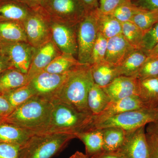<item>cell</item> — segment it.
I'll return each instance as SVG.
<instances>
[{
  "instance_id": "obj_41",
  "label": "cell",
  "mask_w": 158,
  "mask_h": 158,
  "mask_svg": "<svg viewBox=\"0 0 158 158\" xmlns=\"http://www.w3.org/2000/svg\"><path fill=\"white\" fill-rule=\"evenodd\" d=\"M78 1L84 7L87 13L98 8L99 0H78Z\"/></svg>"
},
{
  "instance_id": "obj_1",
  "label": "cell",
  "mask_w": 158,
  "mask_h": 158,
  "mask_svg": "<svg viewBox=\"0 0 158 158\" xmlns=\"http://www.w3.org/2000/svg\"><path fill=\"white\" fill-rule=\"evenodd\" d=\"M52 110L51 101L34 96L14 109L5 119L34 134L47 133Z\"/></svg>"
},
{
  "instance_id": "obj_36",
  "label": "cell",
  "mask_w": 158,
  "mask_h": 158,
  "mask_svg": "<svg viewBox=\"0 0 158 158\" xmlns=\"http://www.w3.org/2000/svg\"><path fill=\"white\" fill-rule=\"evenodd\" d=\"M20 147L0 141V158H19Z\"/></svg>"
},
{
  "instance_id": "obj_38",
  "label": "cell",
  "mask_w": 158,
  "mask_h": 158,
  "mask_svg": "<svg viewBox=\"0 0 158 158\" xmlns=\"http://www.w3.org/2000/svg\"><path fill=\"white\" fill-rule=\"evenodd\" d=\"M146 137L148 146V158H158V136L146 133Z\"/></svg>"
},
{
  "instance_id": "obj_12",
  "label": "cell",
  "mask_w": 158,
  "mask_h": 158,
  "mask_svg": "<svg viewBox=\"0 0 158 158\" xmlns=\"http://www.w3.org/2000/svg\"><path fill=\"white\" fill-rule=\"evenodd\" d=\"M146 126L126 131L125 138L117 151L125 158H148V146Z\"/></svg>"
},
{
  "instance_id": "obj_31",
  "label": "cell",
  "mask_w": 158,
  "mask_h": 158,
  "mask_svg": "<svg viewBox=\"0 0 158 158\" xmlns=\"http://www.w3.org/2000/svg\"><path fill=\"white\" fill-rule=\"evenodd\" d=\"M143 9L139 8L132 2L127 0L118 6L112 13L121 23L131 21L133 17Z\"/></svg>"
},
{
  "instance_id": "obj_32",
  "label": "cell",
  "mask_w": 158,
  "mask_h": 158,
  "mask_svg": "<svg viewBox=\"0 0 158 158\" xmlns=\"http://www.w3.org/2000/svg\"><path fill=\"white\" fill-rule=\"evenodd\" d=\"M131 22L145 32L158 23V10H142L133 17Z\"/></svg>"
},
{
  "instance_id": "obj_7",
  "label": "cell",
  "mask_w": 158,
  "mask_h": 158,
  "mask_svg": "<svg viewBox=\"0 0 158 158\" xmlns=\"http://www.w3.org/2000/svg\"><path fill=\"white\" fill-rule=\"evenodd\" d=\"M98 33L95 10L87 12L77 26V59L80 64L90 65L91 52Z\"/></svg>"
},
{
  "instance_id": "obj_25",
  "label": "cell",
  "mask_w": 158,
  "mask_h": 158,
  "mask_svg": "<svg viewBox=\"0 0 158 158\" xmlns=\"http://www.w3.org/2000/svg\"><path fill=\"white\" fill-rule=\"evenodd\" d=\"M0 41L3 43L27 42L22 24L15 22H0Z\"/></svg>"
},
{
  "instance_id": "obj_35",
  "label": "cell",
  "mask_w": 158,
  "mask_h": 158,
  "mask_svg": "<svg viewBox=\"0 0 158 158\" xmlns=\"http://www.w3.org/2000/svg\"><path fill=\"white\" fill-rule=\"evenodd\" d=\"M158 43V23L144 33L141 50L145 54L151 50Z\"/></svg>"
},
{
  "instance_id": "obj_20",
  "label": "cell",
  "mask_w": 158,
  "mask_h": 158,
  "mask_svg": "<svg viewBox=\"0 0 158 158\" xmlns=\"http://www.w3.org/2000/svg\"><path fill=\"white\" fill-rule=\"evenodd\" d=\"M94 82L101 88H104L117 77L120 76L118 67L105 60L90 65Z\"/></svg>"
},
{
  "instance_id": "obj_33",
  "label": "cell",
  "mask_w": 158,
  "mask_h": 158,
  "mask_svg": "<svg viewBox=\"0 0 158 158\" xmlns=\"http://www.w3.org/2000/svg\"><path fill=\"white\" fill-rule=\"evenodd\" d=\"M108 40L107 38L98 32L91 52L90 65L105 61Z\"/></svg>"
},
{
  "instance_id": "obj_9",
  "label": "cell",
  "mask_w": 158,
  "mask_h": 158,
  "mask_svg": "<svg viewBox=\"0 0 158 158\" xmlns=\"http://www.w3.org/2000/svg\"><path fill=\"white\" fill-rule=\"evenodd\" d=\"M77 26L50 20L51 40L61 52L71 54L77 59Z\"/></svg>"
},
{
  "instance_id": "obj_5",
  "label": "cell",
  "mask_w": 158,
  "mask_h": 158,
  "mask_svg": "<svg viewBox=\"0 0 158 158\" xmlns=\"http://www.w3.org/2000/svg\"><path fill=\"white\" fill-rule=\"evenodd\" d=\"M158 119V111L155 108L145 107L127 111L106 118L94 117L90 128L102 129L115 127L130 131Z\"/></svg>"
},
{
  "instance_id": "obj_30",
  "label": "cell",
  "mask_w": 158,
  "mask_h": 158,
  "mask_svg": "<svg viewBox=\"0 0 158 158\" xmlns=\"http://www.w3.org/2000/svg\"><path fill=\"white\" fill-rule=\"evenodd\" d=\"M13 109L27 101L34 96L28 85H24L3 94Z\"/></svg>"
},
{
  "instance_id": "obj_51",
  "label": "cell",
  "mask_w": 158,
  "mask_h": 158,
  "mask_svg": "<svg viewBox=\"0 0 158 158\" xmlns=\"http://www.w3.org/2000/svg\"><path fill=\"white\" fill-rule=\"evenodd\" d=\"M157 78L158 79V77Z\"/></svg>"
},
{
  "instance_id": "obj_44",
  "label": "cell",
  "mask_w": 158,
  "mask_h": 158,
  "mask_svg": "<svg viewBox=\"0 0 158 158\" xmlns=\"http://www.w3.org/2000/svg\"><path fill=\"white\" fill-rule=\"evenodd\" d=\"M12 67L9 58L5 55L0 58V73L7 69Z\"/></svg>"
},
{
  "instance_id": "obj_28",
  "label": "cell",
  "mask_w": 158,
  "mask_h": 158,
  "mask_svg": "<svg viewBox=\"0 0 158 158\" xmlns=\"http://www.w3.org/2000/svg\"><path fill=\"white\" fill-rule=\"evenodd\" d=\"M77 59L71 54L62 53L56 57L45 69L44 71L51 73L62 74L70 71L80 65Z\"/></svg>"
},
{
  "instance_id": "obj_17",
  "label": "cell",
  "mask_w": 158,
  "mask_h": 158,
  "mask_svg": "<svg viewBox=\"0 0 158 158\" xmlns=\"http://www.w3.org/2000/svg\"><path fill=\"white\" fill-rule=\"evenodd\" d=\"M34 133L6 121H0V141L22 146Z\"/></svg>"
},
{
  "instance_id": "obj_16",
  "label": "cell",
  "mask_w": 158,
  "mask_h": 158,
  "mask_svg": "<svg viewBox=\"0 0 158 158\" xmlns=\"http://www.w3.org/2000/svg\"><path fill=\"white\" fill-rule=\"evenodd\" d=\"M33 10L20 0H0V22L22 24Z\"/></svg>"
},
{
  "instance_id": "obj_23",
  "label": "cell",
  "mask_w": 158,
  "mask_h": 158,
  "mask_svg": "<svg viewBox=\"0 0 158 158\" xmlns=\"http://www.w3.org/2000/svg\"><path fill=\"white\" fill-rule=\"evenodd\" d=\"M138 96L148 107L155 108L158 104L157 78L138 80Z\"/></svg>"
},
{
  "instance_id": "obj_2",
  "label": "cell",
  "mask_w": 158,
  "mask_h": 158,
  "mask_svg": "<svg viewBox=\"0 0 158 158\" xmlns=\"http://www.w3.org/2000/svg\"><path fill=\"white\" fill-rule=\"evenodd\" d=\"M94 84L90 65L80 64L69 72L53 99L59 100L81 112L91 113L88 109L87 98Z\"/></svg>"
},
{
  "instance_id": "obj_45",
  "label": "cell",
  "mask_w": 158,
  "mask_h": 158,
  "mask_svg": "<svg viewBox=\"0 0 158 158\" xmlns=\"http://www.w3.org/2000/svg\"><path fill=\"white\" fill-rule=\"evenodd\" d=\"M33 10H37L40 8L42 0H20Z\"/></svg>"
},
{
  "instance_id": "obj_29",
  "label": "cell",
  "mask_w": 158,
  "mask_h": 158,
  "mask_svg": "<svg viewBox=\"0 0 158 158\" xmlns=\"http://www.w3.org/2000/svg\"><path fill=\"white\" fill-rule=\"evenodd\" d=\"M122 34L133 48L141 50L144 31L131 21L122 23Z\"/></svg>"
},
{
  "instance_id": "obj_10",
  "label": "cell",
  "mask_w": 158,
  "mask_h": 158,
  "mask_svg": "<svg viewBox=\"0 0 158 158\" xmlns=\"http://www.w3.org/2000/svg\"><path fill=\"white\" fill-rule=\"evenodd\" d=\"M68 72L57 74L42 71L34 76L28 85L34 96L51 101L64 83Z\"/></svg>"
},
{
  "instance_id": "obj_22",
  "label": "cell",
  "mask_w": 158,
  "mask_h": 158,
  "mask_svg": "<svg viewBox=\"0 0 158 158\" xmlns=\"http://www.w3.org/2000/svg\"><path fill=\"white\" fill-rule=\"evenodd\" d=\"M98 32L108 39L122 34V23L112 14H104L95 10Z\"/></svg>"
},
{
  "instance_id": "obj_24",
  "label": "cell",
  "mask_w": 158,
  "mask_h": 158,
  "mask_svg": "<svg viewBox=\"0 0 158 158\" xmlns=\"http://www.w3.org/2000/svg\"><path fill=\"white\" fill-rule=\"evenodd\" d=\"M111 101L102 88L94 83L92 85L88 92L87 104L94 116H98L103 112Z\"/></svg>"
},
{
  "instance_id": "obj_15",
  "label": "cell",
  "mask_w": 158,
  "mask_h": 158,
  "mask_svg": "<svg viewBox=\"0 0 158 158\" xmlns=\"http://www.w3.org/2000/svg\"><path fill=\"white\" fill-rule=\"evenodd\" d=\"M135 50L122 34L117 35L108 39L105 60L118 66Z\"/></svg>"
},
{
  "instance_id": "obj_8",
  "label": "cell",
  "mask_w": 158,
  "mask_h": 158,
  "mask_svg": "<svg viewBox=\"0 0 158 158\" xmlns=\"http://www.w3.org/2000/svg\"><path fill=\"white\" fill-rule=\"evenodd\" d=\"M22 24L27 42L35 48L51 40L50 20L40 9L33 10Z\"/></svg>"
},
{
  "instance_id": "obj_26",
  "label": "cell",
  "mask_w": 158,
  "mask_h": 158,
  "mask_svg": "<svg viewBox=\"0 0 158 158\" xmlns=\"http://www.w3.org/2000/svg\"><path fill=\"white\" fill-rule=\"evenodd\" d=\"M148 56L141 50H135L120 65L117 66L120 76L135 77L146 61Z\"/></svg>"
},
{
  "instance_id": "obj_50",
  "label": "cell",
  "mask_w": 158,
  "mask_h": 158,
  "mask_svg": "<svg viewBox=\"0 0 158 158\" xmlns=\"http://www.w3.org/2000/svg\"><path fill=\"white\" fill-rule=\"evenodd\" d=\"M154 57H158V55H157V56H154Z\"/></svg>"
},
{
  "instance_id": "obj_34",
  "label": "cell",
  "mask_w": 158,
  "mask_h": 158,
  "mask_svg": "<svg viewBox=\"0 0 158 158\" xmlns=\"http://www.w3.org/2000/svg\"><path fill=\"white\" fill-rule=\"evenodd\" d=\"M158 77V57L148 56L138 71L136 78L139 80L157 78Z\"/></svg>"
},
{
  "instance_id": "obj_21",
  "label": "cell",
  "mask_w": 158,
  "mask_h": 158,
  "mask_svg": "<svg viewBox=\"0 0 158 158\" xmlns=\"http://www.w3.org/2000/svg\"><path fill=\"white\" fill-rule=\"evenodd\" d=\"M29 81L27 74L13 67H10L0 73V94L27 85Z\"/></svg>"
},
{
  "instance_id": "obj_4",
  "label": "cell",
  "mask_w": 158,
  "mask_h": 158,
  "mask_svg": "<svg viewBox=\"0 0 158 158\" xmlns=\"http://www.w3.org/2000/svg\"><path fill=\"white\" fill-rule=\"evenodd\" d=\"M75 135L47 132L34 134L20 147L19 158H52L59 154Z\"/></svg>"
},
{
  "instance_id": "obj_43",
  "label": "cell",
  "mask_w": 158,
  "mask_h": 158,
  "mask_svg": "<svg viewBox=\"0 0 158 158\" xmlns=\"http://www.w3.org/2000/svg\"><path fill=\"white\" fill-rule=\"evenodd\" d=\"M145 131L147 134L158 136V119L148 124L145 127Z\"/></svg>"
},
{
  "instance_id": "obj_19",
  "label": "cell",
  "mask_w": 158,
  "mask_h": 158,
  "mask_svg": "<svg viewBox=\"0 0 158 158\" xmlns=\"http://www.w3.org/2000/svg\"><path fill=\"white\" fill-rule=\"evenodd\" d=\"M85 144L86 154L90 158L104 152L103 138L100 129L89 128L76 135Z\"/></svg>"
},
{
  "instance_id": "obj_18",
  "label": "cell",
  "mask_w": 158,
  "mask_h": 158,
  "mask_svg": "<svg viewBox=\"0 0 158 158\" xmlns=\"http://www.w3.org/2000/svg\"><path fill=\"white\" fill-rule=\"evenodd\" d=\"M148 107L141 100L138 95H133L116 101H111L103 112L98 116H94L97 118H106L117 114Z\"/></svg>"
},
{
  "instance_id": "obj_37",
  "label": "cell",
  "mask_w": 158,
  "mask_h": 158,
  "mask_svg": "<svg viewBox=\"0 0 158 158\" xmlns=\"http://www.w3.org/2000/svg\"><path fill=\"white\" fill-rule=\"evenodd\" d=\"M127 0H99L98 10L104 14H111L122 3Z\"/></svg>"
},
{
  "instance_id": "obj_27",
  "label": "cell",
  "mask_w": 158,
  "mask_h": 158,
  "mask_svg": "<svg viewBox=\"0 0 158 158\" xmlns=\"http://www.w3.org/2000/svg\"><path fill=\"white\" fill-rule=\"evenodd\" d=\"M103 138L105 152H115L121 147L125 138L126 131L120 128L110 127L100 129Z\"/></svg>"
},
{
  "instance_id": "obj_6",
  "label": "cell",
  "mask_w": 158,
  "mask_h": 158,
  "mask_svg": "<svg viewBox=\"0 0 158 158\" xmlns=\"http://www.w3.org/2000/svg\"><path fill=\"white\" fill-rule=\"evenodd\" d=\"M40 9L51 21L73 25L87 13L78 0H42Z\"/></svg>"
},
{
  "instance_id": "obj_3",
  "label": "cell",
  "mask_w": 158,
  "mask_h": 158,
  "mask_svg": "<svg viewBox=\"0 0 158 158\" xmlns=\"http://www.w3.org/2000/svg\"><path fill=\"white\" fill-rule=\"evenodd\" d=\"M51 102L53 110L47 132L65 133L76 136L92 125L94 118L92 113L79 111L56 99Z\"/></svg>"
},
{
  "instance_id": "obj_40",
  "label": "cell",
  "mask_w": 158,
  "mask_h": 158,
  "mask_svg": "<svg viewBox=\"0 0 158 158\" xmlns=\"http://www.w3.org/2000/svg\"><path fill=\"white\" fill-rule=\"evenodd\" d=\"M133 2L143 10H158V0H135Z\"/></svg>"
},
{
  "instance_id": "obj_39",
  "label": "cell",
  "mask_w": 158,
  "mask_h": 158,
  "mask_svg": "<svg viewBox=\"0 0 158 158\" xmlns=\"http://www.w3.org/2000/svg\"><path fill=\"white\" fill-rule=\"evenodd\" d=\"M13 110L6 98L0 94V121L5 119Z\"/></svg>"
},
{
  "instance_id": "obj_48",
  "label": "cell",
  "mask_w": 158,
  "mask_h": 158,
  "mask_svg": "<svg viewBox=\"0 0 158 158\" xmlns=\"http://www.w3.org/2000/svg\"><path fill=\"white\" fill-rule=\"evenodd\" d=\"M4 55L2 44L0 42V58Z\"/></svg>"
},
{
  "instance_id": "obj_49",
  "label": "cell",
  "mask_w": 158,
  "mask_h": 158,
  "mask_svg": "<svg viewBox=\"0 0 158 158\" xmlns=\"http://www.w3.org/2000/svg\"><path fill=\"white\" fill-rule=\"evenodd\" d=\"M156 109L158 111V104L155 107Z\"/></svg>"
},
{
  "instance_id": "obj_13",
  "label": "cell",
  "mask_w": 158,
  "mask_h": 158,
  "mask_svg": "<svg viewBox=\"0 0 158 158\" xmlns=\"http://www.w3.org/2000/svg\"><path fill=\"white\" fill-rule=\"evenodd\" d=\"M61 53L62 52L51 40L36 48L30 69L27 74L29 81L34 76L44 70L56 57Z\"/></svg>"
},
{
  "instance_id": "obj_47",
  "label": "cell",
  "mask_w": 158,
  "mask_h": 158,
  "mask_svg": "<svg viewBox=\"0 0 158 158\" xmlns=\"http://www.w3.org/2000/svg\"><path fill=\"white\" fill-rule=\"evenodd\" d=\"M69 158H91L89 156L79 151H77L73 155L71 156Z\"/></svg>"
},
{
  "instance_id": "obj_42",
  "label": "cell",
  "mask_w": 158,
  "mask_h": 158,
  "mask_svg": "<svg viewBox=\"0 0 158 158\" xmlns=\"http://www.w3.org/2000/svg\"><path fill=\"white\" fill-rule=\"evenodd\" d=\"M91 158H125L118 151L103 152Z\"/></svg>"
},
{
  "instance_id": "obj_46",
  "label": "cell",
  "mask_w": 158,
  "mask_h": 158,
  "mask_svg": "<svg viewBox=\"0 0 158 158\" xmlns=\"http://www.w3.org/2000/svg\"><path fill=\"white\" fill-rule=\"evenodd\" d=\"M146 55L148 57H154L158 55V43L153 48L146 53Z\"/></svg>"
},
{
  "instance_id": "obj_11",
  "label": "cell",
  "mask_w": 158,
  "mask_h": 158,
  "mask_svg": "<svg viewBox=\"0 0 158 158\" xmlns=\"http://www.w3.org/2000/svg\"><path fill=\"white\" fill-rule=\"evenodd\" d=\"M2 43L4 55L9 58L12 67L27 74L36 48L27 42Z\"/></svg>"
},
{
  "instance_id": "obj_14",
  "label": "cell",
  "mask_w": 158,
  "mask_h": 158,
  "mask_svg": "<svg viewBox=\"0 0 158 158\" xmlns=\"http://www.w3.org/2000/svg\"><path fill=\"white\" fill-rule=\"evenodd\" d=\"M102 88L112 101L138 95V79L135 77L120 76Z\"/></svg>"
}]
</instances>
